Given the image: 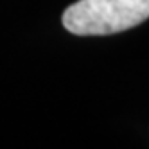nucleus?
I'll return each mask as SVG.
<instances>
[{"mask_svg":"<svg viewBox=\"0 0 149 149\" xmlns=\"http://www.w3.org/2000/svg\"><path fill=\"white\" fill-rule=\"evenodd\" d=\"M149 18V0H79L63 13V25L77 36H106Z\"/></svg>","mask_w":149,"mask_h":149,"instance_id":"nucleus-1","label":"nucleus"}]
</instances>
